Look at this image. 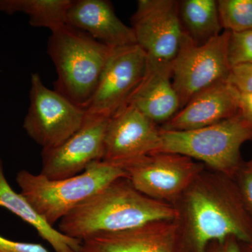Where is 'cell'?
I'll return each instance as SVG.
<instances>
[{
  "label": "cell",
  "instance_id": "1",
  "mask_svg": "<svg viewBox=\"0 0 252 252\" xmlns=\"http://www.w3.org/2000/svg\"><path fill=\"white\" fill-rule=\"evenodd\" d=\"M176 252H206L212 242H252V220L234 177L204 169L173 204Z\"/></svg>",
  "mask_w": 252,
  "mask_h": 252
},
{
  "label": "cell",
  "instance_id": "2",
  "mask_svg": "<svg viewBox=\"0 0 252 252\" xmlns=\"http://www.w3.org/2000/svg\"><path fill=\"white\" fill-rule=\"evenodd\" d=\"M175 217L173 205L144 195L123 177L63 217L58 229L83 241L101 233L124 231Z\"/></svg>",
  "mask_w": 252,
  "mask_h": 252
},
{
  "label": "cell",
  "instance_id": "3",
  "mask_svg": "<svg viewBox=\"0 0 252 252\" xmlns=\"http://www.w3.org/2000/svg\"><path fill=\"white\" fill-rule=\"evenodd\" d=\"M112 50L68 25L51 33L47 52L57 72L55 90L86 109Z\"/></svg>",
  "mask_w": 252,
  "mask_h": 252
},
{
  "label": "cell",
  "instance_id": "4",
  "mask_svg": "<svg viewBox=\"0 0 252 252\" xmlns=\"http://www.w3.org/2000/svg\"><path fill=\"white\" fill-rule=\"evenodd\" d=\"M123 177L127 178V175L122 167L98 160L79 175L68 178L50 180L23 170L18 172L16 180L21 193L54 226L74 209Z\"/></svg>",
  "mask_w": 252,
  "mask_h": 252
},
{
  "label": "cell",
  "instance_id": "5",
  "mask_svg": "<svg viewBox=\"0 0 252 252\" xmlns=\"http://www.w3.org/2000/svg\"><path fill=\"white\" fill-rule=\"evenodd\" d=\"M157 152L186 156L207 168L234 177L243 166L241 147L252 140V124L238 113L214 125L186 131L160 128Z\"/></svg>",
  "mask_w": 252,
  "mask_h": 252
},
{
  "label": "cell",
  "instance_id": "6",
  "mask_svg": "<svg viewBox=\"0 0 252 252\" xmlns=\"http://www.w3.org/2000/svg\"><path fill=\"white\" fill-rule=\"evenodd\" d=\"M230 34V32L223 31L198 44L185 32L172 62V83L180 99V109L200 91L226 81L231 69L228 55Z\"/></svg>",
  "mask_w": 252,
  "mask_h": 252
},
{
  "label": "cell",
  "instance_id": "7",
  "mask_svg": "<svg viewBox=\"0 0 252 252\" xmlns=\"http://www.w3.org/2000/svg\"><path fill=\"white\" fill-rule=\"evenodd\" d=\"M31 81V102L23 129L42 149L59 147L80 128L86 109L49 89L37 73L32 74Z\"/></svg>",
  "mask_w": 252,
  "mask_h": 252
},
{
  "label": "cell",
  "instance_id": "8",
  "mask_svg": "<svg viewBox=\"0 0 252 252\" xmlns=\"http://www.w3.org/2000/svg\"><path fill=\"white\" fill-rule=\"evenodd\" d=\"M122 167L140 193L172 205L205 168L190 158L169 152L147 154Z\"/></svg>",
  "mask_w": 252,
  "mask_h": 252
},
{
  "label": "cell",
  "instance_id": "9",
  "mask_svg": "<svg viewBox=\"0 0 252 252\" xmlns=\"http://www.w3.org/2000/svg\"><path fill=\"white\" fill-rule=\"evenodd\" d=\"M147 64V55L137 44L112 49L86 114L111 118L127 105Z\"/></svg>",
  "mask_w": 252,
  "mask_h": 252
},
{
  "label": "cell",
  "instance_id": "10",
  "mask_svg": "<svg viewBox=\"0 0 252 252\" xmlns=\"http://www.w3.org/2000/svg\"><path fill=\"white\" fill-rule=\"evenodd\" d=\"M131 21L136 44L149 60L172 62L185 34L178 1L140 0Z\"/></svg>",
  "mask_w": 252,
  "mask_h": 252
},
{
  "label": "cell",
  "instance_id": "11",
  "mask_svg": "<svg viewBox=\"0 0 252 252\" xmlns=\"http://www.w3.org/2000/svg\"><path fill=\"white\" fill-rule=\"evenodd\" d=\"M109 119L86 114L80 128L65 142L55 148L42 149L40 175L50 180L68 178L102 160Z\"/></svg>",
  "mask_w": 252,
  "mask_h": 252
},
{
  "label": "cell",
  "instance_id": "12",
  "mask_svg": "<svg viewBox=\"0 0 252 252\" xmlns=\"http://www.w3.org/2000/svg\"><path fill=\"white\" fill-rule=\"evenodd\" d=\"M160 140V127L127 104L109 119L102 160L122 167L157 152Z\"/></svg>",
  "mask_w": 252,
  "mask_h": 252
},
{
  "label": "cell",
  "instance_id": "13",
  "mask_svg": "<svg viewBox=\"0 0 252 252\" xmlns=\"http://www.w3.org/2000/svg\"><path fill=\"white\" fill-rule=\"evenodd\" d=\"M239 92L226 81H220L195 94L160 128L186 131L214 125L239 113Z\"/></svg>",
  "mask_w": 252,
  "mask_h": 252
},
{
  "label": "cell",
  "instance_id": "14",
  "mask_svg": "<svg viewBox=\"0 0 252 252\" xmlns=\"http://www.w3.org/2000/svg\"><path fill=\"white\" fill-rule=\"evenodd\" d=\"M81 252H176L175 223L157 220L124 231L94 235L83 240Z\"/></svg>",
  "mask_w": 252,
  "mask_h": 252
},
{
  "label": "cell",
  "instance_id": "15",
  "mask_svg": "<svg viewBox=\"0 0 252 252\" xmlns=\"http://www.w3.org/2000/svg\"><path fill=\"white\" fill-rule=\"evenodd\" d=\"M67 23L112 49L136 44L132 28L122 22L106 0H72Z\"/></svg>",
  "mask_w": 252,
  "mask_h": 252
},
{
  "label": "cell",
  "instance_id": "16",
  "mask_svg": "<svg viewBox=\"0 0 252 252\" xmlns=\"http://www.w3.org/2000/svg\"><path fill=\"white\" fill-rule=\"evenodd\" d=\"M127 104L133 106L156 124L168 122L180 111V101L172 83V62L148 59L143 79Z\"/></svg>",
  "mask_w": 252,
  "mask_h": 252
},
{
  "label": "cell",
  "instance_id": "17",
  "mask_svg": "<svg viewBox=\"0 0 252 252\" xmlns=\"http://www.w3.org/2000/svg\"><path fill=\"white\" fill-rule=\"evenodd\" d=\"M0 207L32 226L38 235L52 247L55 252H81L82 241L70 238L48 223L21 193L11 188L4 175L0 158Z\"/></svg>",
  "mask_w": 252,
  "mask_h": 252
},
{
  "label": "cell",
  "instance_id": "18",
  "mask_svg": "<svg viewBox=\"0 0 252 252\" xmlns=\"http://www.w3.org/2000/svg\"><path fill=\"white\" fill-rule=\"evenodd\" d=\"M179 12L184 31L197 44L207 42L223 32L215 0L179 1Z\"/></svg>",
  "mask_w": 252,
  "mask_h": 252
},
{
  "label": "cell",
  "instance_id": "19",
  "mask_svg": "<svg viewBox=\"0 0 252 252\" xmlns=\"http://www.w3.org/2000/svg\"><path fill=\"white\" fill-rule=\"evenodd\" d=\"M72 0H0V12H21L29 16L34 28L49 29L51 33L67 26L68 10Z\"/></svg>",
  "mask_w": 252,
  "mask_h": 252
},
{
  "label": "cell",
  "instance_id": "20",
  "mask_svg": "<svg viewBox=\"0 0 252 252\" xmlns=\"http://www.w3.org/2000/svg\"><path fill=\"white\" fill-rule=\"evenodd\" d=\"M217 4L224 31L240 32L252 30V0H220Z\"/></svg>",
  "mask_w": 252,
  "mask_h": 252
},
{
  "label": "cell",
  "instance_id": "21",
  "mask_svg": "<svg viewBox=\"0 0 252 252\" xmlns=\"http://www.w3.org/2000/svg\"><path fill=\"white\" fill-rule=\"evenodd\" d=\"M228 55L231 67L252 64V30L230 32Z\"/></svg>",
  "mask_w": 252,
  "mask_h": 252
},
{
  "label": "cell",
  "instance_id": "22",
  "mask_svg": "<svg viewBox=\"0 0 252 252\" xmlns=\"http://www.w3.org/2000/svg\"><path fill=\"white\" fill-rule=\"evenodd\" d=\"M234 180L245 209L252 220V165L244 162Z\"/></svg>",
  "mask_w": 252,
  "mask_h": 252
},
{
  "label": "cell",
  "instance_id": "23",
  "mask_svg": "<svg viewBox=\"0 0 252 252\" xmlns=\"http://www.w3.org/2000/svg\"><path fill=\"white\" fill-rule=\"evenodd\" d=\"M226 81L239 93L252 92V64L231 67Z\"/></svg>",
  "mask_w": 252,
  "mask_h": 252
},
{
  "label": "cell",
  "instance_id": "24",
  "mask_svg": "<svg viewBox=\"0 0 252 252\" xmlns=\"http://www.w3.org/2000/svg\"><path fill=\"white\" fill-rule=\"evenodd\" d=\"M0 252H50L41 244L13 241L0 235Z\"/></svg>",
  "mask_w": 252,
  "mask_h": 252
},
{
  "label": "cell",
  "instance_id": "25",
  "mask_svg": "<svg viewBox=\"0 0 252 252\" xmlns=\"http://www.w3.org/2000/svg\"><path fill=\"white\" fill-rule=\"evenodd\" d=\"M206 252H242L240 243L237 239L229 238L221 242L209 244Z\"/></svg>",
  "mask_w": 252,
  "mask_h": 252
},
{
  "label": "cell",
  "instance_id": "26",
  "mask_svg": "<svg viewBox=\"0 0 252 252\" xmlns=\"http://www.w3.org/2000/svg\"><path fill=\"white\" fill-rule=\"evenodd\" d=\"M239 113L252 124V92L239 93Z\"/></svg>",
  "mask_w": 252,
  "mask_h": 252
},
{
  "label": "cell",
  "instance_id": "27",
  "mask_svg": "<svg viewBox=\"0 0 252 252\" xmlns=\"http://www.w3.org/2000/svg\"><path fill=\"white\" fill-rule=\"evenodd\" d=\"M240 243L242 252H252V242L246 243Z\"/></svg>",
  "mask_w": 252,
  "mask_h": 252
},
{
  "label": "cell",
  "instance_id": "28",
  "mask_svg": "<svg viewBox=\"0 0 252 252\" xmlns=\"http://www.w3.org/2000/svg\"><path fill=\"white\" fill-rule=\"evenodd\" d=\"M248 162L249 164H250V165H252V160H250V161H249Z\"/></svg>",
  "mask_w": 252,
  "mask_h": 252
}]
</instances>
